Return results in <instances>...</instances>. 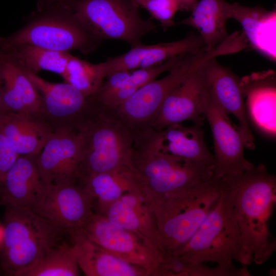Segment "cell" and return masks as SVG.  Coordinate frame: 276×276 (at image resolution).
I'll list each match as a JSON object with an SVG mask.
<instances>
[{
  "label": "cell",
  "instance_id": "20",
  "mask_svg": "<svg viewBox=\"0 0 276 276\" xmlns=\"http://www.w3.org/2000/svg\"><path fill=\"white\" fill-rule=\"evenodd\" d=\"M103 215L112 223L145 237L166 252L152 211L140 192L124 194Z\"/></svg>",
  "mask_w": 276,
  "mask_h": 276
},
{
  "label": "cell",
  "instance_id": "31",
  "mask_svg": "<svg viewBox=\"0 0 276 276\" xmlns=\"http://www.w3.org/2000/svg\"><path fill=\"white\" fill-rule=\"evenodd\" d=\"M204 49V44L199 35L190 34L176 41L150 44L147 55L140 68L162 63L173 57Z\"/></svg>",
  "mask_w": 276,
  "mask_h": 276
},
{
  "label": "cell",
  "instance_id": "6",
  "mask_svg": "<svg viewBox=\"0 0 276 276\" xmlns=\"http://www.w3.org/2000/svg\"><path fill=\"white\" fill-rule=\"evenodd\" d=\"M44 6L45 9L21 29L0 37V50L27 44L58 52L76 50L88 54L100 45L102 41L64 3Z\"/></svg>",
  "mask_w": 276,
  "mask_h": 276
},
{
  "label": "cell",
  "instance_id": "4",
  "mask_svg": "<svg viewBox=\"0 0 276 276\" xmlns=\"http://www.w3.org/2000/svg\"><path fill=\"white\" fill-rule=\"evenodd\" d=\"M5 207L1 266L6 275L19 276L56 245L62 231L30 209Z\"/></svg>",
  "mask_w": 276,
  "mask_h": 276
},
{
  "label": "cell",
  "instance_id": "12",
  "mask_svg": "<svg viewBox=\"0 0 276 276\" xmlns=\"http://www.w3.org/2000/svg\"><path fill=\"white\" fill-rule=\"evenodd\" d=\"M94 200L79 183L47 185L34 211L61 231H80L93 212Z\"/></svg>",
  "mask_w": 276,
  "mask_h": 276
},
{
  "label": "cell",
  "instance_id": "34",
  "mask_svg": "<svg viewBox=\"0 0 276 276\" xmlns=\"http://www.w3.org/2000/svg\"><path fill=\"white\" fill-rule=\"evenodd\" d=\"M182 56L173 57L155 65L132 71L130 73L128 83L139 88L156 79L162 73L169 72L179 62Z\"/></svg>",
  "mask_w": 276,
  "mask_h": 276
},
{
  "label": "cell",
  "instance_id": "27",
  "mask_svg": "<svg viewBox=\"0 0 276 276\" xmlns=\"http://www.w3.org/2000/svg\"><path fill=\"white\" fill-rule=\"evenodd\" d=\"M0 51L27 71L37 74L41 71H48L61 76L71 56L68 52L50 50L27 44L16 45Z\"/></svg>",
  "mask_w": 276,
  "mask_h": 276
},
{
  "label": "cell",
  "instance_id": "2",
  "mask_svg": "<svg viewBox=\"0 0 276 276\" xmlns=\"http://www.w3.org/2000/svg\"><path fill=\"white\" fill-rule=\"evenodd\" d=\"M158 130L151 128L134 136L132 169L141 193L149 206L161 198L207 180L214 166L198 164L160 150Z\"/></svg>",
  "mask_w": 276,
  "mask_h": 276
},
{
  "label": "cell",
  "instance_id": "5",
  "mask_svg": "<svg viewBox=\"0 0 276 276\" xmlns=\"http://www.w3.org/2000/svg\"><path fill=\"white\" fill-rule=\"evenodd\" d=\"M221 180V179H220ZM219 199L197 230L181 248L172 252L185 261L215 263L227 269H237L241 248V233L229 191L222 184Z\"/></svg>",
  "mask_w": 276,
  "mask_h": 276
},
{
  "label": "cell",
  "instance_id": "26",
  "mask_svg": "<svg viewBox=\"0 0 276 276\" xmlns=\"http://www.w3.org/2000/svg\"><path fill=\"white\" fill-rule=\"evenodd\" d=\"M96 201L99 213L103 215L108 207L124 194L140 192L132 168L123 167L92 175L81 183Z\"/></svg>",
  "mask_w": 276,
  "mask_h": 276
},
{
  "label": "cell",
  "instance_id": "13",
  "mask_svg": "<svg viewBox=\"0 0 276 276\" xmlns=\"http://www.w3.org/2000/svg\"><path fill=\"white\" fill-rule=\"evenodd\" d=\"M204 113L214 141V175L219 177L234 176L253 169L255 166L244 156L245 143L238 126L233 125L228 115L213 98L209 88Z\"/></svg>",
  "mask_w": 276,
  "mask_h": 276
},
{
  "label": "cell",
  "instance_id": "24",
  "mask_svg": "<svg viewBox=\"0 0 276 276\" xmlns=\"http://www.w3.org/2000/svg\"><path fill=\"white\" fill-rule=\"evenodd\" d=\"M253 74L240 79L244 97L247 98V107L256 125L270 134L275 131L276 89L273 74Z\"/></svg>",
  "mask_w": 276,
  "mask_h": 276
},
{
  "label": "cell",
  "instance_id": "15",
  "mask_svg": "<svg viewBox=\"0 0 276 276\" xmlns=\"http://www.w3.org/2000/svg\"><path fill=\"white\" fill-rule=\"evenodd\" d=\"M36 161L47 185L78 183L79 132L68 129L54 131L37 155Z\"/></svg>",
  "mask_w": 276,
  "mask_h": 276
},
{
  "label": "cell",
  "instance_id": "33",
  "mask_svg": "<svg viewBox=\"0 0 276 276\" xmlns=\"http://www.w3.org/2000/svg\"><path fill=\"white\" fill-rule=\"evenodd\" d=\"M140 7L158 21L164 30L174 25V16L180 10L178 0H146Z\"/></svg>",
  "mask_w": 276,
  "mask_h": 276
},
{
  "label": "cell",
  "instance_id": "10",
  "mask_svg": "<svg viewBox=\"0 0 276 276\" xmlns=\"http://www.w3.org/2000/svg\"><path fill=\"white\" fill-rule=\"evenodd\" d=\"M80 232L118 258L141 267L155 276L166 252L145 237L123 228L104 215L93 212Z\"/></svg>",
  "mask_w": 276,
  "mask_h": 276
},
{
  "label": "cell",
  "instance_id": "37",
  "mask_svg": "<svg viewBox=\"0 0 276 276\" xmlns=\"http://www.w3.org/2000/svg\"><path fill=\"white\" fill-rule=\"evenodd\" d=\"M6 113V111L4 107L3 101L2 99V94L0 89V117Z\"/></svg>",
  "mask_w": 276,
  "mask_h": 276
},
{
  "label": "cell",
  "instance_id": "9",
  "mask_svg": "<svg viewBox=\"0 0 276 276\" xmlns=\"http://www.w3.org/2000/svg\"><path fill=\"white\" fill-rule=\"evenodd\" d=\"M221 54L218 48L211 51L202 49L185 54L167 76L141 87L119 106L105 110L127 126L134 135L146 131L152 128L169 93L201 64Z\"/></svg>",
  "mask_w": 276,
  "mask_h": 276
},
{
  "label": "cell",
  "instance_id": "39",
  "mask_svg": "<svg viewBox=\"0 0 276 276\" xmlns=\"http://www.w3.org/2000/svg\"><path fill=\"white\" fill-rule=\"evenodd\" d=\"M134 2L140 7L141 5L146 0H134Z\"/></svg>",
  "mask_w": 276,
  "mask_h": 276
},
{
  "label": "cell",
  "instance_id": "32",
  "mask_svg": "<svg viewBox=\"0 0 276 276\" xmlns=\"http://www.w3.org/2000/svg\"><path fill=\"white\" fill-rule=\"evenodd\" d=\"M150 47V44L141 43L131 47L130 50L124 54L109 57L104 62L99 63L104 78L116 72H131L140 68Z\"/></svg>",
  "mask_w": 276,
  "mask_h": 276
},
{
  "label": "cell",
  "instance_id": "19",
  "mask_svg": "<svg viewBox=\"0 0 276 276\" xmlns=\"http://www.w3.org/2000/svg\"><path fill=\"white\" fill-rule=\"evenodd\" d=\"M70 235L79 268L86 275L150 276L144 268L118 258L80 231Z\"/></svg>",
  "mask_w": 276,
  "mask_h": 276
},
{
  "label": "cell",
  "instance_id": "35",
  "mask_svg": "<svg viewBox=\"0 0 276 276\" xmlns=\"http://www.w3.org/2000/svg\"><path fill=\"white\" fill-rule=\"evenodd\" d=\"M19 156L0 129V182Z\"/></svg>",
  "mask_w": 276,
  "mask_h": 276
},
{
  "label": "cell",
  "instance_id": "1",
  "mask_svg": "<svg viewBox=\"0 0 276 276\" xmlns=\"http://www.w3.org/2000/svg\"><path fill=\"white\" fill-rule=\"evenodd\" d=\"M229 191L239 226L241 248L237 262L262 265L276 251L269 220L276 201V178L259 164L242 174L220 177Z\"/></svg>",
  "mask_w": 276,
  "mask_h": 276
},
{
  "label": "cell",
  "instance_id": "23",
  "mask_svg": "<svg viewBox=\"0 0 276 276\" xmlns=\"http://www.w3.org/2000/svg\"><path fill=\"white\" fill-rule=\"evenodd\" d=\"M158 142L163 152L214 167V157L205 144L200 125L185 126L180 123L170 126L159 131Z\"/></svg>",
  "mask_w": 276,
  "mask_h": 276
},
{
  "label": "cell",
  "instance_id": "11",
  "mask_svg": "<svg viewBox=\"0 0 276 276\" xmlns=\"http://www.w3.org/2000/svg\"><path fill=\"white\" fill-rule=\"evenodd\" d=\"M24 70L42 97V117L54 131L68 129L79 132L98 112L91 97L72 85L52 83Z\"/></svg>",
  "mask_w": 276,
  "mask_h": 276
},
{
  "label": "cell",
  "instance_id": "18",
  "mask_svg": "<svg viewBox=\"0 0 276 276\" xmlns=\"http://www.w3.org/2000/svg\"><path fill=\"white\" fill-rule=\"evenodd\" d=\"M0 89L6 112L42 117V99L37 88L24 69L1 51Z\"/></svg>",
  "mask_w": 276,
  "mask_h": 276
},
{
  "label": "cell",
  "instance_id": "21",
  "mask_svg": "<svg viewBox=\"0 0 276 276\" xmlns=\"http://www.w3.org/2000/svg\"><path fill=\"white\" fill-rule=\"evenodd\" d=\"M0 129L19 156L38 154L54 131L42 117L13 112L0 117Z\"/></svg>",
  "mask_w": 276,
  "mask_h": 276
},
{
  "label": "cell",
  "instance_id": "3",
  "mask_svg": "<svg viewBox=\"0 0 276 276\" xmlns=\"http://www.w3.org/2000/svg\"><path fill=\"white\" fill-rule=\"evenodd\" d=\"M221 190L220 177L214 175L150 206L166 252L176 251L190 239L216 204Z\"/></svg>",
  "mask_w": 276,
  "mask_h": 276
},
{
  "label": "cell",
  "instance_id": "16",
  "mask_svg": "<svg viewBox=\"0 0 276 276\" xmlns=\"http://www.w3.org/2000/svg\"><path fill=\"white\" fill-rule=\"evenodd\" d=\"M216 58L208 59L203 65L210 93L226 114H232L237 119L245 147L252 150L255 140L246 116L240 79L231 70L220 64Z\"/></svg>",
  "mask_w": 276,
  "mask_h": 276
},
{
  "label": "cell",
  "instance_id": "28",
  "mask_svg": "<svg viewBox=\"0 0 276 276\" xmlns=\"http://www.w3.org/2000/svg\"><path fill=\"white\" fill-rule=\"evenodd\" d=\"M79 266L73 245L62 243L51 248L19 276H77Z\"/></svg>",
  "mask_w": 276,
  "mask_h": 276
},
{
  "label": "cell",
  "instance_id": "38",
  "mask_svg": "<svg viewBox=\"0 0 276 276\" xmlns=\"http://www.w3.org/2000/svg\"><path fill=\"white\" fill-rule=\"evenodd\" d=\"M66 0H45V5H50L53 3H59L65 1Z\"/></svg>",
  "mask_w": 276,
  "mask_h": 276
},
{
  "label": "cell",
  "instance_id": "36",
  "mask_svg": "<svg viewBox=\"0 0 276 276\" xmlns=\"http://www.w3.org/2000/svg\"><path fill=\"white\" fill-rule=\"evenodd\" d=\"M180 10L192 11L197 4V0H178Z\"/></svg>",
  "mask_w": 276,
  "mask_h": 276
},
{
  "label": "cell",
  "instance_id": "17",
  "mask_svg": "<svg viewBox=\"0 0 276 276\" xmlns=\"http://www.w3.org/2000/svg\"><path fill=\"white\" fill-rule=\"evenodd\" d=\"M37 155L19 156L4 175L0 182L1 204L34 211L47 186L38 168Z\"/></svg>",
  "mask_w": 276,
  "mask_h": 276
},
{
  "label": "cell",
  "instance_id": "22",
  "mask_svg": "<svg viewBox=\"0 0 276 276\" xmlns=\"http://www.w3.org/2000/svg\"><path fill=\"white\" fill-rule=\"evenodd\" d=\"M228 19L237 21L252 47L271 59H275V11L260 7H247L227 3Z\"/></svg>",
  "mask_w": 276,
  "mask_h": 276
},
{
  "label": "cell",
  "instance_id": "25",
  "mask_svg": "<svg viewBox=\"0 0 276 276\" xmlns=\"http://www.w3.org/2000/svg\"><path fill=\"white\" fill-rule=\"evenodd\" d=\"M227 2L224 0H200L192 14L178 22L196 29L205 51H211L226 40Z\"/></svg>",
  "mask_w": 276,
  "mask_h": 276
},
{
  "label": "cell",
  "instance_id": "30",
  "mask_svg": "<svg viewBox=\"0 0 276 276\" xmlns=\"http://www.w3.org/2000/svg\"><path fill=\"white\" fill-rule=\"evenodd\" d=\"M61 77L88 96L98 90L104 79L99 63H91L72 55Z\"/></svg>",
  "mask_w": 276,
  "mask_h": 276
},
{
  "label": "cell",
  "instance_id": "7",
  "mask_svg": "<svg viewBox=\"0 0 276 276\" xmlns=\"http://www.w3.org/2000/svg\"><path fill=\"white\" fill-rule=\"evenodd\" d=\"M79 132V183L95 174L132 168L134 134L109 112L100 108Z\"/></svg>",
  "mask_w": 276,
  "mask_h": 276
},
{
  "label": "cell",
  "instance_id": "29",
  "mask_svg": "<svg viewBox=\"0 0 276 276\" xmlns=\"http://www.w3.org/2000/svg\"><path fill=\"white\" fill-rule=\"evenodd\" d=\"M158 276H249L247 266L234 270L217 266L210 267L204 263L185 261L173 252L164 256L158 269Z\"/></svg>",
  "mask_w": 276,
  "mask_h": 276
},
{
  "label": "cell",
  "instance_id": "14",
  "mask_svg": "<svg viewBox=\"0 0 276 276\" xmlns=\"http://www.w3.org/2000/svg\"><path fill=\"white\" fill-rule=\"evenodd\" d=\"M204 62L167 96L152 125V128L160 131L186 121L202 125L205 119L204 112L209 93L203 66Z\"/></svg>",
  "mask_w": 276,
  "mask_h": 276
},
{
  "label": "cell",
  "instance_id": "8",
  "mask_svg": "<svg viewBox=\"0 0 276 276\" xmlns=\"http://www.w3.org/2000/svg\"><path fill=\"white\" fill-rule=\"evenodd\" d=\"M67 6L101 41H123L131 47L141 43L147 34L156 31L150 19L143 18L134 0H66Z\"/></svg>",
  "mask_w": 276,
  "mask_h": 276
}]
</instances>
